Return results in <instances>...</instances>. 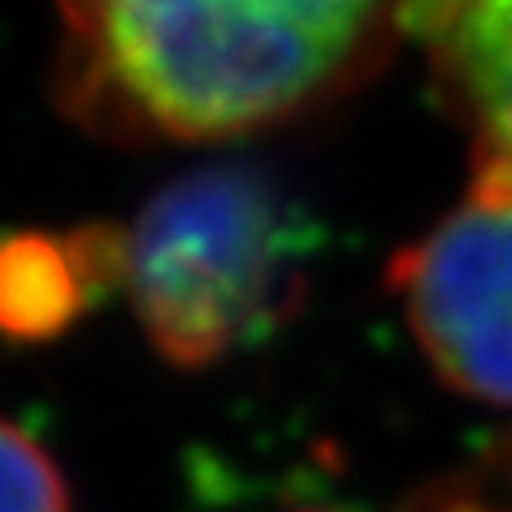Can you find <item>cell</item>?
I'll return each instance as SVG.
<instances>
[{"mask_svg":"<svg viewBox=\"0 0 512 512\" xmlns=\"http://www.w3.org/2000/svg\"><path fill=\"white\" fill-rule=\"evenodd\" d=\"M312 227L274 175L214 163L175 175L120 227V295L180 372L269 342L308 295Z\"/></svg>","mask_w":512,"mask_h":512,"instance_id":"cell-2","label":"cell"},{"mask_svg":"<svg viewBox=\"0 0 512 512\" xmlns=\"http://www.w3.org/2000/svg\"><path fill=\"white\" fill-rule=\"evenodd\" d=\"M47 90L124 146H222L329 103L376 69L402 9L346 0H99L56 13Z\"/></svg>","mask_w":512,"mask_h":512,"instance_id":"cell-1","label":"cell"},{"mask_svg":"<svg viewBox=\"0 0 512 512\" xmlns=\"http://www.w3.org/2000/svg\"><path fill=\"white\" fill-rule=\"evenodd\" d=\"M0 512H73L69 478L35 431L0 414Z\"/></svg>","mask_w":512,"mask_h":512,"instance_id":"cell-6","label":"cell"},{"mask_svg":"<svg viewBox=\"0 0 512 512\" xmlns=\"http://www.w3.org/2000/svg\"><path fill=\"white\" fill-rule=\"evenodd\" d=\"M402 30L423 47L478 158L512 171V0L402 9Z\"/></svg>","mask_w":512,"mask_h":512,"instance_id":"cell-5","label":"cell"},{"mask_svg":"<svg viewBox=\"0 0 512 512\" xmlns=\"http://www.w3.org/2000/svg\"><path fill=\"white\" fill-rule=\"evenodd\" d=\"M389 286L431 372L512 410V171L478 158L470 188L393 256Z\"/></svg>","mask_w":512,"mask_h":512,"instance_id":"cell-3","label":"cell"},{"mask_svg":"<svg viewBox=\"0 0 512 512\" xmlns=\"http://www.w3.org/2000/svg\"><path fill=\"white\" fill-rule=\"evenodd\" d=\"M295 512H338V508H295Z\"/></svg>","mask_w":512,"mask_h":512,"instance_id":"cell-7","label":"cell"},{"mask_svg":"<svg viewBox=\"0 0 512 512\" xmlns=\"http://www.w3.org/2000/svg\"><path fill=\"white\" fill-rule=\"evenodd\" d=\"M120 291V227L0 235V338L60 342L103 295Z\"/></svg>","mask_w":512,"mask_h":512,"instance_id":"cell-4","label":"cell"}]
</instances>
